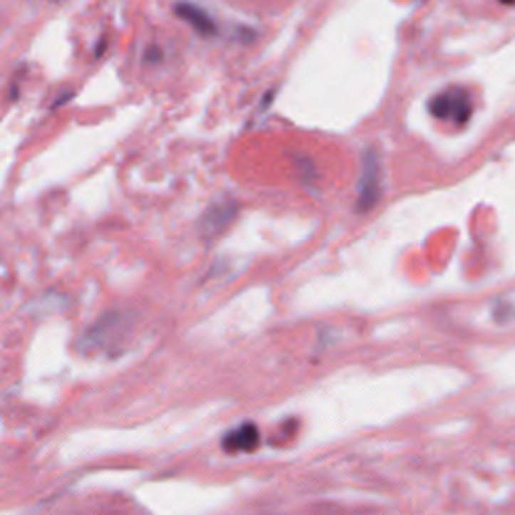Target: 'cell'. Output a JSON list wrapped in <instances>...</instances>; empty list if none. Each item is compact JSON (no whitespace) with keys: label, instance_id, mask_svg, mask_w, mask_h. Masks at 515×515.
Masks as SVG:
<instances>
[{"label":"cell","instance_id":"1","mask_svg":"<svg viewBox=\"0 0 515 515\" xmlns=\"http://www.w3.org/2000/svg\"><path fill=\"white\" fill-rule=\"evenodd\" d=\"M471 111H473L471 97L463 87H449L445 91L437 93L429 101V113L435 119L449 121L457 127L465 125L469 121Z\"/></svg>","mask_w":515,"mask_h":515},{"label":"cell","instance_id":"2","mask_svg":"<svg viewBox=\"0 0 515 515\" xmlns=\"http://www.w3.org/2000/svg\"><path fill=\"white\" fill-rule=\"evenodd\" d=\"M383 192V167H380V157L377 149H367L363 157V173L358 182V199L356 207L358 212H368L377 206L378 197Z\"/></svg>","mask_w":515,"mask_h":515},{"label":"cell","instance_id":"3","mask_svg":"<svg viewBox=\"0 0 515 515\" xmlns=\"http://www.w3.org/2000/svg\"><path fill=\"white\" fill-rule=\"evenodd\" d=\"M175 14L189 24L199 36L209 38V36L218 35V24L214 23V19L202 6H197L194 2H187V0L177 2L175 4Z\"/></svg>","mask_w":515,"mask_h":515},{"label":"cell","instance_id":"4","mask_svg":"<svg viewBox=\"0 0 515 515\" xmlns=\"http://www.w3.org/2000/svg\"><path fill=\"white\" fill-rule=\"evenodd\" d=\"M260 443V431L254 423H241L240 427L228 431L222 439V447L228 453H246L254 451Z\"/></svg>","mask_w":515,"mask_h":515},{"label":"cell","instance_id":"5","mask_svg":"<svg viewBox=\"0 0 515 515\" xmlns=\"http://www.w3.org/2000/svg\"><path fill=\"white\" fill-rule=\"evenodd\" d=\"M238 214V204L234 199H222L207 209L202 218V228L206 234H219L234 222Z\"/></svg>","mask_w":515,"mask_h":515},{"label":"cell","instance_id":"6","mask_svg":"<svg viewBox=\"0 0 515 515\" xmlns=\"http://www.w3.org/2000/svg\"><path fill=\"white\" fill-rule=\"evenodd\" d=\"M125 326V316L123 314H107L105 318L97 322L91 331L87 332V343H91L93 346H105V343L117 334L119 331H123Z\"/></svg>","mask_w":515,"mask_h":515},{"label":"cell","instance_id":"7","mask_svg":"<svg viewBox=\"0 0 515 515\" xmlns=\"http://www.w3.org/2000/svg\"><path fill=\"white\" fill-rule=\"evenodd\" d=\"M145 61H147V63H151V61H153V63H157V61H161L160 48H157V46H153V48H149L147 55H145Z\"/></svg>","mask_w":515,"mask_h":515},{"label":"cell","instance_id":"8","mask_svg":"<svg viewBox=\"0 0 515 515\" xmlns=\"http://www.w3.org/2000/svg\"><path fill=\"white\" fill-rule=\"evenodd\" d=\"M505 2H515V0H505Z\"/></svg>","mask_w":515,"mask_h":515}]
</instances>
